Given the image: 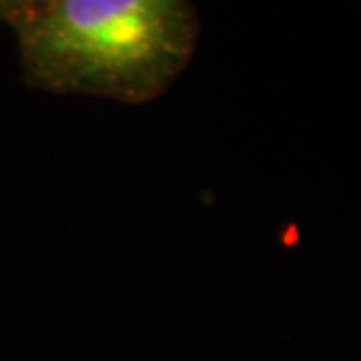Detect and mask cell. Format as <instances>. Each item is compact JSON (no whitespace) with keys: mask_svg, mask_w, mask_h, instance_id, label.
I'll use <instances>...</instances> for the list:
<instances>
[{"mask_svg":"<svg viewBox=\"0 0 361 361\" xmlns=\"http://www.w3.org/2000/svg\"><path fill=\"white\" fill-rule=\"evenodd\" d=\"M0 25L14 32L28 87L125 104L161 99L201 32L185 0H0Z\"/></svg>","mask_w":361,"mask_h":361,"instance_id":"1","label":"cell"}]
</instances>
